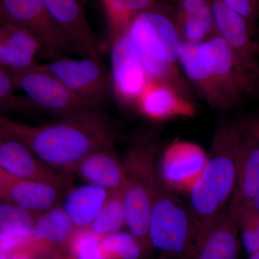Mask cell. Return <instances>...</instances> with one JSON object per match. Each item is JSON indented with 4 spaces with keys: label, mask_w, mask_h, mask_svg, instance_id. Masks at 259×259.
Listing matches in <instances>:
<instances>
[{
    "label": "cell",
    "mask_w": 259,
    "mask_h": 259,
    "mask_svg": "<svg viewBox=\"0 0 259 259\" xmlns=\"http://www.w3.org/2000/svg\"><path fill=\"white\" fill-rule=\"evenodd\" d=\"M105 259H141L142 247L130 232L117 231L102 237Z\"/></svg>",
    "instance_id": "28"
},
{
    "label": "cell",
    "mask_w": 259,
    "mask_h": 259,
    "mask_svg": "<svg viewBox=\"0 0 259 259\" xmlns=\"http://www.w3.org/2000/svg\"><path fill=\"white\" fill-rule=\"evenodd\" d=\"M248 259H259V251L253 254L248 255Z\"/></svg>",
    "instance_id": "36"
},
{
    "label": "cell",
    "mask_w": 259,
    "mask_h": 259,
    "mask_svg": "<svg viewBox=\"0 0 259 259\" xmlns=\"http://www.w3.org/2000/svg\"><path fill=\"white\" fill-rule=\"evenodd\" d=\"M125 168V181L122 187L125 226L139 242L144 255H148L153 248L150 239L151 204L147 187L134 165L122 158Z\"/></svg>",
    "instance_id": "13"
},
{
    "label": "cell",
    "mask_w": 259,
    "mask_h": 259,
    "mask_svg": "<svg viewBox=\"0 0 259 259\" xmlns=\"http://www.w3.org/2000/svg\"><path fill=\"white\" fill-rule=\"evenodd\" d=\"M0 127L24 144L51 168L71 175L89 155L114 148L115 128L99 109L32 125L0 116Z\"/></svg>",
    "instance_id": "1"
},
{
    "label": "cell",
    "mask_w": 259,
    "mask_h": 259,
    "mask_svg": "<svg viewBox=\"0 0 259 259\" xmlns=\"http://www.w3.org/2000/svg\"><path fill=\"white\" fill-rule=\"evenodd\" d=\"M198 52L202 64L236 106L258 93L259 78L217 34L199 44Z\"/></svg>",
    "instance_id": "7"
},
{
    "label": "cell",
    "mask_w": 259,
    "mask_h": 259,
    "mask_svg": "<svg viewBox=\"0 0 259 259\" xmlns=\"http://www.w3.org/2000/svg\"><path fill=\"white\" fill-rule=\"evenodd\" d=\"M14 80L9 70L0 66V109H11L23 106L25 101L15 93Z\"/></svg>",
    "instance_id": "32"
},
{
    "label": "cell",
    "mask_w": 259,
    "mask_h": 259,
    "mask_svg": "<svg viewBox=\"0 0 259 259\" xmlns=\"http://www.w3.org/2000/svg\"><path fill=\"white\" fill-rule=\"evenodd\" d=\"M109 194L110 191L89 184L70 189L62 207L75 229L90 228Z\"/></svg>",
    "instance_id": "24"
},
{
    "label": "cell",
    "mask_w": 259,
    "mask_h": 259,
    "mask_svg": "<svg viewBox=\"0 0 259 259\" xmlns=\"http://www.w3.org/2000/svg\"><path fill=\"white\" fill-rule=\"evenodd\" d=\"M0 199H4V197H3V190H2L1 185H0Z\"/></svg>",
    "instance_id": "37"
},
{
    "label": "cell",
    "mask_w": 259,
    "mask_h": 259,
    "mask_svg": "<svg viewBox=\"0 0 259 259\" xmlns=\"http://www.w3.org/2000/svg\"><path fill=\"white\" fill-rule=\"evenodd\" d=\"M240 241L248 255L259 251V211L248 207L235 216Z\"/></svg>",
    "instance_id": "30"
},
{
    "label": "cell",
    "mask_w": 259,
    "mask_h": 259,
    "mask_svg": "<svg viewBox=\"0 0 259 259\" xmlns=\"http://www.w3.org/2000/svg\"><path fill=\"white\" fill-rule=\"evenodd\" d=\"M249 207H253V208L259 211V194L256 197H255L254 200L252 202V203L250 204Z\"/></svg>",
    "instance_id": "35"
},
{
    "label": "cell",
    "mask_w": 259,
    "mask_h": 259,
    "mask_svg": "<svg viewBox=\"0 0 259 259\" xmlns=\"http://www.w3.org/2000/svg\"><path fill=\"white\" fill-rule=\"evenodd\" d=\"M41 66L90 109L100 108L111 96V73L101 57L62 56Z\"/></svg>",
    "instance_id": "5"
},
{
    "label": "cell",
    "mask_w": 259,
    "mask_h": 259,
    "mask_svg": "<svg viewBox=\"0 0 259 259\" xmlns=\"http://www.w3.org/2000/svg\"><path fill=\"white\" fill-rule=\"evenodd\" d=\"M41 53L36 39L26 30L0 25V66L11 71L27 69L37 64Z\"/></svg>",
    "instance_id": "22"
},
{
    "label": "cell",
    "mask_w": 259,
    "mask_h": 259,
    "mask_svg": "<svg viewBox=\"0 0 259 259\" xmlns=\"http://www.w3.org/2000/svg\"><path fill=\"white\" fill-rule=\"evenodd\" d=\"M199 44L185 42L180 66L189 85L191 84L207 105L221 111H228L236 105L199 57Z\"/></svg>",
    "instance_id": "17"
},
{
    "label": "cell",
    "mask_w": 259,
    "mask_h": 259,
    "mask_svg": "<svg viewBox=\"0 0 259 259\" xmlns=\"http://www.w3.org/2000/svg\"><path fill=\"white\" fill-rule=\"evenodd\" d=\"M177 26L184 42L199 44L216 33L210 0H176Z\"/></svg>",
    "instance_id": "23"
},
{
    "label": "cell",
    "mask_w": 259,
    "mask_h": 259,
    "mask_svg": "<svg viewBox=\"0 0 259 259\" xmlns=\"http://www.w3.org/2000/svg\"><path fill=\"white\" fill-rule=\"evenodd\" d=\"M207 159V153L199 145L177 141L163 153L158 170L172 190L190 192L202 175Z\"/></svg>",
    "instance_id": "12"
},
{
    "label": "cell",
    "mask_w": 259,
    "mask_h": 259,
    "mask_svg": "<svg viewBox=\"0 0 259 259\" xmlns=\"http://www.w3.org/2000/svg\"><path fill=\"white\" fill-rule=\"evenodd\" d=\"M240 123L243 134L251 138L259 144V115L250 116L241 121Z\"/></svg>",
    "instance_id": "34"
},
{
    "label": "cell",
    "mask_w": 259,
    "mask_h": 259,
    "mask_svg": "<svg viewBox=\"0 0 259 259\" xmlns=\"http://www.w3.org/2000/svg\"><path fill=\"white\" fill-rule=\"evenodd\" d=\"M0 167L13 176L49 184L62 191L69 190L72 187L71 175L51 168L26 145L3 129L0 134Z\"/></svg>",
    "instance_id": "9"
},
{
    "label": "cell",
    "mask_w": 259,
    "mask_h": 259,
    "mask_svg": "<svg viewBox=\"0 0 259 259\" xmlns=\"http://www.w3.org/2000/svg\"><path fill=\"white\" fill-rule=\"evenodd\" d=\"M38 214L0 199V232L30 236Z\"/></svg>",
    "instance_id": "27"
},
{
    "label": "cell",
    "mask_w": 259,
    "mask_h": 259,
    "mask_svg": "<svg viewBox=\"0 0 259 259\" xmlns=\"http://www.w3.org/2000/svg\"><path fill=\"white\" fill-rule=\"evenodd\" d=\"M73 174L85 183L102 187L110 192L122 189L125 181L123 161L117 156L114 148L89 155L80 162Z\"/></svg>",
    "instance_id": "20"
},
{
    "label": "cell",
    "mask_w": 259,
    "mask_h": 259,
    "mask_svg": "<svg viewBox=\"0 0 259 259\" xmlns=\"http://www.w3.org/2000/svg\"><path fill=\"white\" fill-rule=\"evenodd\" d=\"M241 246L236 218L228 207L197 242L192 259H238Z\"/></svg>",
    "instance_id": "18"
},
{
    "label": "cell",
    "mask_w": 259,
    "mask_h": 259,
    "mask_svg": "<svg viewBox=\"0 0 259 259\" xmlns=\"http://www.w3.org/2000/svg\"><path fill=\"white\" fill-rule=\"evenodd\" d=\"M42 3L76 52L100 57V40L89 23L82 0H42Z\"/></svg>",
    "instance_id": "11"
},
{
    "label": "cell",
    "mask_w": 259,
    "mask_h": 259,
    "mask_svg": "<svg viewBox=\"0 0 259 259\" xmlns=\"http://www.w3.org/2000/svg\"><path fill=\"white\" fill-rule=\"evenodd\" d=\"M1 133H2V129L0 128V134H1Z\"/></svg>",
    "instance_id": "39"
},
{
    "label": "cell",
    "mask_w": 259,
    "mask_h": 259,
    "mask_svg": "<svg viewBox=\"0 0 259 259\" xmlns=\"http://www.w3.org/2000/svg\"><path fill=\"white\" fill-rule=\"evenodd\" d=\"M124 226L125 213L122 188L110 192L106 202L89 229L97 236L104 237L121 231Z\"/></svg>",
    "instance_id": "26"
},
{
    "label": "cell",
    "mask_w": 259,
    "mask_h": 259,
    "mask_svg": "<svg viewBox=\"0 0 259 259\" xmlns=\"http://www.w3.org/2000/svg\"><path fill=\"white\" fill-rule=\"evenodd\" d=\"M0 185L5 200L37 214L59 205L63 196V191L55 186L18 178L1 167Z\"/></svg>",
    "instance_id": "16"
},
{
    "label": "cell",
    "mask_w": 259,
    "mask_h": 259,
    "mask_svg": "<svg viewBox=\"0 0 259 259\" xmlns=\"http://www.w3.org/2000/svg\"><path fill=\"white\" fill-rule=\"evenodd\" d=\"M15 88L25 94L26 101L38 110L61 117L90 109L41 64L11 71Z\"/></svg>",
    "instance_id": "8"
},
{
    "label": "cell",
    "mask_w": 259,
    "mask_h": 259,
    "mask_svg": "<svg viewBox=\"0 0 259 259\" xmlns=\"http://www.w3.org/2000/svg\"><path fill=\"white\" fill-rule=\"evenodd\" d=\"M71 259H105L102 237L89 228L75 231L68 243Z\"/></svg>",
    "instance_id": "29"
},
{
    "label": "cell",
    "mask_w": 259,
    "mask_h": 259,
    "mask_svg": "<svg viewBox=\"0 0 259 259\" xmlns=\"http://www.w3.org/2000/svg\"><path fill=\"white\" fill-rule=\"evenodd\" d=\"M111 32L112 39L123 33L136 15L151 9L158 0H102Z\"/></svg>",
    "instance_id": "25"
},
{
    "label": "cell",
    "mask_w": 259,
    "mask_h": 259,
    "mask_svg": "<svg viewBox=\"0 0 259 259\" xmlns=\"http://www.w3.org/2000/svg\"><path fill=\"white\" fill-rule=\"evenodd\" d=\"M243 132V131H242ZM259 194V144L243 134L234 192L228 210L236 216Z\"/></svg>",
    "instance_id": "19"
},
{
    "label": "cell",
    "mask_w": 259,
    "mask_h": 259,
    "mask_svg": "<svg viewBox=\"0 0 259 259\" xmlns=\"http://www.w3.org/2000/svg\"><path fill=\"white\" fill-rule=\"evenodd\" d=\"M30 236L0 232V259H36Z\"/></svg>",
    "instance_id": "31"
},
{
    "label": "cell",
    "mask_w": 259,
    "mask_h": 259,
    "mask_svg": "<svg viewBox=\"0 0 259 259\" xmlns=\"http://www.w3.org/2000/svg\"><path fill=\"white\" fill-rule=\"evenodd\" d=\"M144 117L153 121L192 117L195 107L180 89L163 81H149L136 105Z\"/></svg>",
    "instance_id": "15"
},
{
    "label": "cell",
    "mask_w": 259,
    "mask_h": 259,
    "mask_svg": "<svg viewBox=\"0 0 259 259\" xmlns=\"http://www.w3.org/2000/svg\"><path fill=\"white\" fill-rule=\"evenodd\" d=\"M171 2H173V3H175V1H176V0H171Z\"/></svg>",
    "instance_id": "38"
},
{
    "label": "cell",
    "mask_w": 259,
    "mask_h": 259,
    "mask_svg": "<svg viewBox=\"0 0 259 259\" xmlns=\"http://www.w3.org/2000/svg\"><path fill=\"white\" fill-rule=\"evenodd\" d=\"M110 58L112 94L122 105L136 107L149 81L125 32L112 39Z\"/></svg>",
    "instance_id": "10"
},
{
    "label": "cell",
    "mask_w": 259,
    "mask_h": 259,
    "mask_svg": "<svg viewBox=\"0 0 259 259\" xmlns=\"http://www.w3.org/2000/svg\"><path fill=\"white\" fill-rule=\"evenodd\" d=\"M215 32L259 78V44L244 18L218 0H210Z\"/></svg>",
    "instance_id": "14"
},
{
    "label": "cell",
    "mask_w": 259,
    "mask_h": 259,
    "mask_svg": "<svg viewBox=\"0 0 259 259\" xmlns=\"http://www.w3.org/2000/svg\"><path fill=\"white\" fill-rule=\"evenodd\" d=\"M157 148L151 137L138 140L124 158L139 171L151 204L150 239L163 259H192V227L188 209L165 183L156 165Z\"/></svg>",
    "instance_id": "2"
},
{
    "label": "cell",
    "mask_w": 259,
    "mask_h": 259,
    "mask_svg": "<svg viewBox=\"0 0 259 259\" xmlns=\"http://www.w3.org/2000/svg\"><path fill=\"white\" fill-rule=\"evenodd\" d=\"M242 139L241 123L236 121H223L213 134L205 166L190 192L187 209L193 252L197 242L228 208L236 186Z\"/></svg>",
    "instance_id": "3"
},
{
    "label": "cell",
    "mask_w": 259,
    "mask_h": 259,
    "mask_svg": "<svg viewBox=\"0 0 259 259\" xmlns=\"http://www.w3.org/2000/svg\"><path fill=\"white\" fill-rule=\"evenodd\" d=\"M0 25L26 30L51 59L76 52L48 14L42 0H0Z\"/></svg>",
    "instance_id": "6"
},
{
    "label": "cell",
    "mask_w": 259,
    "mask_h": 259,
    "mask_svg": "<svg viewBox=\"0 0 259 259\" xmlns=\"http://www.w3.org/2000/svg\"><path fill=\"white\" fill-rule=\"evenodd\" d=\"M75 231L69 216L60 205L39 214L30 236L37 257L58 247L67 246Z\"/></svg>",
    "instance_id": "21"
},
{
    "label": "cell",
    "mask_w": 259,
    "mask_h": 259,
    "mask_svg": "<svg viewBox=\"0 0 259 259\" xmlns=\"http://www.w3.org/2000/svg\"><path fill=\"white\" fill-rule=\"evenodd\" d=\"M227 8L241 15L254 35L259 18V0H218Z\"/></svg>",
    "instance_id": "33"
},
{
    "label": "cell",
    "mask_w": 259,
    "mask_h": 259,
    "mask_svg": "<svg viewBox=\"0 0 259 259\" xmlns=\"http://www.w3.org/2000/svg\"><path fill=\"white\" fill-rule=\"evenodd\" d=\"M125 32L142 62L148 81L171 83L184 93L190 92L180 66L185 42L175 10L158 3L136 15Z\"/></svg>",
    "instance_id": "4"
}]
</instances>
